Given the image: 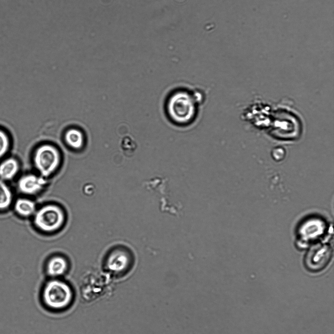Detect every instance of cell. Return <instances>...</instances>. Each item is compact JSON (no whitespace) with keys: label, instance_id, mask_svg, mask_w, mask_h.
<instances>
[{"label":"cell","instance_id":"obj_7","mask_svg":"<svg viewBox=\"0 0 334 334\" xmlns=\"http://www.w3.org/2000/svg\"><path fill=\"white\" fill-rule=\"evenodd\" d=\"M326 224L322 219L312 217L303 221L297 231L298 241L303 245L320 239L325 233Z\"/></svg>","mask_w":334,"mask_h":334},{"label":"cell","instance_id":"obj_1","mask_svg":"<svg viewBox=\"0 0 334 334\" xmlns=\"http://www.w3.org/2000/svg\"><path fill=\"white\" fill-rule=\"evenodd\" d=\"M41 298L48 310L61 311L72 305L74 293L70 284L62 278H50L42 288Z\"/></svg>","mask_w":334,"mask_h":334},{"label":"cell","instance_id":"obj_14","mask_svg":"<svg viewBox=\"0 0 334 334\" xmlns=\"http://www.w3.org/2000/svg\"><path fill=\"white\" fill-rule=\"evenodd\" d=\"M121 148L124 153H134L137 148V144L134 139L129 136L124 138L121 142Z\"/></svg>","mask_w":334,"mask_h":334},{"label":"cell","instance_id":"obj_10","mask_svg":"<svg viewBox=\"0 0 334 334\" xmlns=\"http://www.w3.org/2000/svg\"><path fill=\"white\" fill-rule=\"evenodd\" d=\"M20 164L14 158L5 159L0 163V179L10 181L14 179L20 170Z\"/></svg>","mask_w":334,"mask_h":334},{"label":"cell","instance_id":"obj_5","mask_svg":"<svg viewBox=\"0 0 334 334\" xmlns=\"http://www.w3.org/2000/svg\"><path fill=\"white\" fill-rule=\"evenodd\" d=\"M332 255V249L329 244H316L306 253L304 259V266L311 273L320 272L329 265Z\"/></svg>","mask_w":334,"mask_h":334},{"label":"cell","instance_id":"obj_13","mask_svg":"<svg viewBox=\"0 0 334 334\" xmlns=\"http://www.w3.org/2000/svg\"><path fill=\"white\" fill-rule=\"evenodd\" d=\"M65 139L71 147L78 149L84 143V136L82 132L76 128L69 129L65 133Z\"/></svg>","mask_w":334,"mask_h":334},{"label":"cell","instance_id":"obj_4","mask_svg":"<svg viewBox=\"0 0 334 334\" xmlns=\"http://www.w3.org/2000/svg\"><path fill=\"white\" fill-rule=\"evenodd\" d=\"M195 98L185 92L173 95L168 103L167 109L171 118L175 122L184 123L192 119L195 113Z\"/></svg>","mask_w":334,"mask_h":334},{"label":"cell","instance_id":"obj_9","mask_svg":"<svg viewBox=\"0 0 334 334\" xmlns=\"http://www.w3.org/2000/svg\"><path fill=\"white\" fill-rule=\"evenodd\" d=\"M68 262L65 258L56 256L47 262L45 272L50 278H62L68 271Z\"/></svg>","mask_w":334,"mask_h":334},{"label":"cell","instance_id":"obj_2","mask_svg":"<svg viewBox=\"0 0 334 334\" xmlns=\"http://www.w3.org/2000/svg\"><path fill=\"white\" fill-rule=\"evenodd\" d=\"M33 162L40 176L48 177L59 167L61 163V155L58 149L50 144L41 145L35 150Z\"/></svg>","mask_w":334,"mask_h":334},{"label":"cell","instance_id":"obj_15","mask_svg":"<svg viewBox=\"0 0 334 334\" xmlns=\"http://www.w3.org/2000/svg\"><path fill=\"white\" fill-rule=\"evenodd\" d=\"M10 143V139L7 133L0 129V159L8 151Z\"/></svg>","mask_w":334,"mask_h":334},{"label":"cell","instance_id":"obj_3","mask_svg":"<svg viewBox=\"0 0 334 334\" xmlns=\"http://www.w3.org/2000/svg\"><path fill=\"white\" fill-rule=\"evenodd\" d=\"M65 214L58 206L48 204L36 211L33 222L42 232L51 233L59 229L65 221Z\"/></svg>","mask_w":334,"mask_h":334},{"label":"cell","instance_id":"obj_8","mask_svg":"<svg viewBox=\"0 0 334 334\" xmlns=\"http://www.w3.org/2000/svg\"><path fill=\"white\" fill-rule=\"evenodd\" d=\"M46 182L45 178L34 174H26L21 176L17 182V188L22 194L33 195L44 189Z\"/></svg>","mask_w":334,"mask_h":334},{"label":"cell","instance_id":"obj_11","mask_svg":"<svg viewBox=\"0 0 334 334\" xmlns=\"http://www.w3.org/2000/svg\"><path fill=\"white\" fill-rule=\"evenodd\" d=\"M13 207L16 213L23 217L34 215L36 211L34 202L25 197L17 199L13 203Z\"/></svg>","mask_w":334,"mask_h":334},{"label":"cell","instance_id":"obj_12","mask_svg":"<svg viewBox=\"0 0 334 334\" xmlns=\"http://www.w3.org/2000/svg\"><path fill=\"white\" fill-rule=\"evenodd\" d=\"M13 202V193L5 181L0 179V212L8 210Z\"/></svg>","mask_w":334,"mask_h":334},{"label":"cell","instance_id":"obj_6","mask_svg":"<svg viewBox=\"0 0 334 334\" xmlns=\"http://www.w3.org/2000/svg\"><path fill=\"white\" fill-rule=\"evenodd\" d=\"M134 263V256L131 252L125 249H116L108 256L105 268L111 275L122 276L131 270Z\"/></svg>","mask_w":334,"mask_h":334}]
</instances>
